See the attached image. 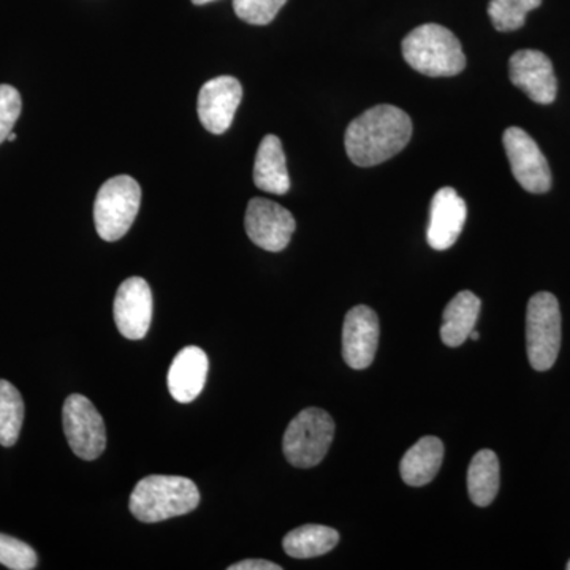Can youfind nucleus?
I'll return each instance as SVG.
<instances>
[{"mask_svg":"<svg viewBox=\"0 0 570 570\" xmlns=\"http://www.w3.org/2000/svg\"><path fill=\"white\" fill-rule=\"evenodd\" d=\"M242 100L243 86L236 78H213L198 92V118L208 132L223 135L230 129Z\"/></svg>","mask_w":570,"mask_h":570,"instance_id":"11","label":"nucleus"},{"mask_svg":"<svg viewBox=\"0 0 570 570\" xmlns=\"http://www.w3.org/2000/svg\"><path fill=\"white\" fill-rule=\"evenodd\" d=\"M542 0H491L489 17L499 32H512L523 28L527 14L539 9Z\"/></svg>","mask_w":570,"mask_h":570,"instance_id":"22","label":"nucleus"},{"mask_svg":"<svg viewBox=\"0 0 570 570\" xmlns=\"http://www.w3.org/2000/svg\"><path fill=\"white\" fill-rule=\"evenodd\" d=\"M63 433L78 459L92 461L107 448V430L102 415L88 397L70 395L62 407Z\"/></svg>","mask_w":570,"mask_h":570,"instance_id":"7","label":"nucleus"},{"mask_svg":"<svg viewBox=\"0 0 570 570\" xmlns=\"http://www.w3.org/2000/svg\"><path fill=\"white\" fill-rule=\"evenodd\" d=\"M466 202L452 187H442L434 194L428 225V245L436 250H448L455 245L466 224Z\"/></svg>","mask_w":570,"mask_h":570,"instance_id":"14","label":"nucleus"},{"mask_svg":"<svg viewBox=\"0 0 570 570\" xmlns=\"http://www.w3.org/2000/svg\"><path fill=\"white\" fill-rule=\"evenodd\" d=\"M469 337H471L472 341H479V332H475V328L472 330L471 335H469Z\"/></svg>","mask_w":570,"mask_h":570,"instance_id":"28","label":"nucleus"},{"mask_svg":"<svg viewBox=\"0 0 570 570\" xmlns=\"http://www.w3.org/2000/svg\"><path fill=\"white\" fill-rule=\"evenodd\" d=\"M412 121L393 105H376L348 124L344 145L348 159L358 167H374L406 148Z\"/></svg>","mask_w":570,"mask_h":570,"instance_id":"1","label":"nucleus"},{"mask_svg":"<svg viewBox=\"0 0 570 570\" xmlns=\"http://www.w3.org/2000/svg\"><path fill=\"white\" fill-rule=\"evenodd\" d=\"M279 564L266 560H245L230 566L228 570H281Z\"/></svg>","mask_w":570,"mask_h":570,"instance_id":"26","label":"nucleus"},{"mask_svg":"<svg viewBox=\"0 0 570 570\" xmlns=\"http://www.w3.org/2000/svg\"><path fill=\"white\" fill-rule=\"evenodd\" d=\"M499 460L493 450L483 449L475 453L468 469L469 498L479 508H487L499 491Z\"/></svg>","mask_w":570,"mask_h":570,"instance_id":"19","label":"nucleus"},{"mask_svg":"<svg viewBox=\"0 0 570 570\" xmlns=\"http://www.w3.org/2000/svg\"><path fill=\"white\" fill-rule=\"evenodd\" d=\"M36 550L20 539L0 534V564L11 570H32L37 568Z\"/></svg>","mask_w":570,"mask_h":570,"instance_id":"23","label":"nucleus"},{"mask_svg":"<svg viewBox=\"0 0 570 570\" xmlns=\"http://www.w3.org/2000/svg\"><path fill=\"white\" fill-rule=\"evenodd\" d=\"M512 174L524 190L531 194L549 193L550 165L540 151L538 142L520 127H509L502 137Z\"/></svg>","mask_w":570,"mask_h":570,"instance_id":"8","label":"nucleus"},{"mask_svg":"<svg viewBox=\"0 0 570 570\" xmlns=\"http://www.w3.org/2000/svg\"><path fill=\"white\" fill-rule=\"evenodd\" d=\"M245 227L254 245L268 253H281L291 243L296 224L284 206L266 198H253L247 205Z\"/></svg>","mask_w":570,"mask_h":570,"instance_id":"9","label":"nucleus"},{"mask_svg":"<svg viewBox=\"0 0 570 570\" xmlns=\"http://www.w3.org/2000/svg\"><path fill=\"white\" fill-rule=\"evenodd\" d=\"M444 461V444L436 436L420 439L403 456L401 478L411 487H423L433 482Z\"/></svg>","mask_w":570,"mask_h":570,"instance_id":"17","label":"nucleus"},{"mask_svg":"<svg viewBox=\"0 0 570 570\" xmlns=\"http://www.w3.org/2000/svg\"><path fill=\"white\" fill-rule=\"evenodd\" d=\"M335 436V420L324 409L309 407L285 430L283 449L285 459L295 468L317 466L325 459Z\"/></svg>","mask_w":570,"mask_h":570,"instance_id":"5","label":"nucleus"},{"mask_svg":"<svg viewBox=\"0 0 570 570\" xmlns=\"http://www.w3.org/2000/svg\"><path fill=\"white\" fill-rule=\"evenodd\" d=\"M24 422V401L9 381L0 379V445L13 448Z\"/></svg>","mask_w":570,"mask_h":570,"instance_id":"21","label":"nucleus"},{"mask_svg":"<svg viewBox=\"0 0 570 570\" xmlns=\"http://www.w3.org/2000/svg\"><path fill=\"white\" fill-rule=\"evenodd\" d=\"M208 367V356L200 347H184L168 370L167 384L171 396L178 403H193L204 392Z\"/></svg>","mask_w":570,"mask_h":570,"instance_id":"15","label":"nucleus"},{"mask_svg":"<svg viewBox=\"0 0 570 570\" xmlns=\"http://www.w3.org/2000/svg\"><path fill=\"white\" fill-rule=\"evenodd\" d=\"M527 347L535 371H549L560 354V303L550 292H539L528 303Z\"/></svg>","mask_w":570,"mask_h":570,"instance_id":"6","label":"nucleus"},{"mask_svg":"<svg viewBox=\"0 0 570 570\" xmlns=\"http://www.w3.org/2000/svg\"><path fill=\"white\" fill-rule=\"evenodd\" d=\"M287 0H234V10L247 24L266 26L275 20Z\"/></svg>","mask_w":570,"mask_h":570,"instance_id":"24","label":"nucleus"},{"mask_svg":"<svg viewBox=\"0 0 570 570\" xmlns=\"http://www.w3.org/2000/svg\"><path fill=\"white\" fill-rule=\"evenodd\" d=\"M340 542V532L324 524H305L288 532L283 540L285 553L296 560H309L332 551Z\"/></svg>","mask_w":570,"mask_h":570,"instance_id":"20","label":"nucleus"},{"mask_svg":"<svg viewBox=\"0 0 570 570\" xmlns=\"http://www.w3.org/2000/svg\"><path fill=\"white\" fill-rule=\"evenodd\" d=\"M254 183L264 193L284 195L291 189L283 142L276 135H266L258 146L254 164Z\"/></svg>","mask_w":570,"mask_h":570,"instance_id":"16","label":"nucleus"},{"mask_svg":"<svg viewBox=\"0 0 570 570\" xmlns=\"http://www.w3.org/2000/svg\"><path fill=\"white\" fill-rule=\"evenodd\" d=\"M116 326L127 340H142L148 335L153 321V292L142 277H129L116 292Z\"/></svg>","mask_w":570,"mask_h":570,"instance_id":"10","label":"nucleus"},{"mask_svg":"<svg viewBox=\"0 0 570 570\" xmlns=\"http://www.w3.org/2000/svg\"><path fill=\"white\" fill-rule=\"evenodd\" d=\"M480 309H482V302L472 292L463 291L453 296L442 316V343L449 347H460L475 328Z\"/></svg>","mask_w":570,"mask_h":570,"instance_id":"18","label":"nucleus"},{"mask_svg":"<svg viewBox=\"0 0 570 570\" xmlns=\"http://www.w3.org/2000/svg\"><path fill=\"white\" fill-rule=\"evenodd\" d=\"M214 2V0H193L194 6H205V3Z\"/></svg>","mask_w":570,"mask_h":570,"instance_id":"27","label":"nucleus"},{"mask_svg":"<svg viewBox=\"0 0 570 570\" xmlns=\"http://www.w3.org/2000/svg\"><path fill=\"white\" fill-rule=\"evenodd\" d=\"M200 504V491L179 475H148L135 485L129 509L141 523H159L186 515Z\"/></svg>","mask_w":570,"mask_h":570,"instance_id":"2","label":"nucleus"},{"mask_svg":"<svg viewBox=\"0 0 570 570\" xmlns=\"http://www.w3.org/2000/svg\"><path fill=\"white\" fill-rule=\"evenodd\" d=\"M510 81L521 89L532 102L549 105L558 94V80L553 63L543 52L521 50L510 58Z\"/></svg>","mask_w":570,"mask_h":570,"instance_id":"12","label":"nucleus"},{"mask_svg":"<svg viewBox=\"0 0 570 570\" xmlns=\"http://www.w3.org/2000/svg\"><path fill=\"white\" fill-rule=\"evenodd\" d=\"M566 568H568V570H570V561L568 562V566H566Z\"/></svg>","mask_w":570,"mask_h":570,"instance_id":"30","label":"nucleus"},{"mask_svg":"<svg viewBox=\"0 0 570 570\" xmlns=\"http://www.w3.org/2000/svg\"><path fill=\"white\" fill-rule=\"evenodd\" d=\"M141 204V187L132 176H115L99 189L94 204V223L100 238L121 239L135 223Z\"/></svg>","mask_w":570,"mask_h":570,"instance_id":"4","label":"nucleus"},{"mask_svg":"<svg viewBox=\"0 0 570 570\" xmlns=\"http://www.w3.org/2000/svg\"><path fill=\"white\" fill-rule=\"evenodd\" d=\"M381 336L377 314L371 307L355 306L348 311L343 328V356L352 370L373 365Z\"/></svg>","mask_w":570,"mask_h":570,"instance_id":"13","label":"nucleus"},{"mask_svg":"<svg viewBox=\"0 0 570 570\" xmlns=\"http://www.w3.org/2000/svg\"><path fill=\"white\" fill-rule=\"evenodd\" d=\"M404 61L431 78L455 77L466 67V56L455 33L444 26L423 24L403 40Z\"/></svg>","mask_w":570,"mask_h":570,"instance_id":"3","label":"nucleus"},{"mask_svg":"<svg viewBox=\"0 0 570 570\" xmlns=\"http://www.w3.org/2000/svg\"><path fill=\"white\" fill-rule=\"evenodd\" d=\"M7 140H9V141H14V140H17V134L11 132V134L9 135V138H7Z\"/></svg>","mask_w":570,"mask_h":570,"instance_id":"29","label":"nucleus"},{"mask_svg":"<svg viewBox=\"0 0 570 570\" xmlns=\"http://www.w3.org/2000/svg\"><path fill=\"white\" fill-rule=\"evenodd\" d=\"M21 110L20 92L13 86L0 85V145L9 138Z\"/></svg>","mask_w":570,"mask_h":570,"instance_id":"25","label":"nucleus"}]
</instances>
